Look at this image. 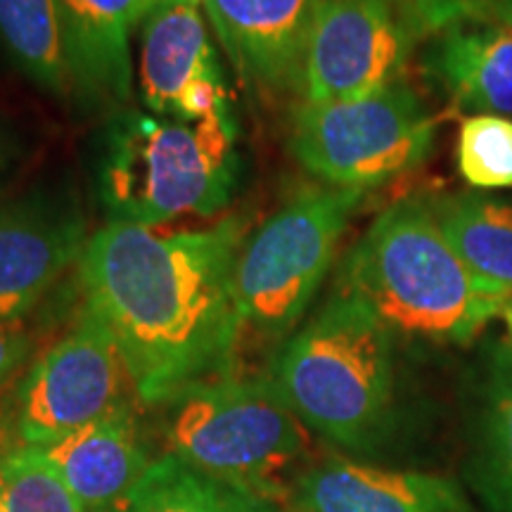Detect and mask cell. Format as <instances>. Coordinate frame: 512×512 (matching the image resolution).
<instances>
[{
	"mask_svg": "<svg viewBox=\"0 0 512 512\" xmlns=\"http://www.w3.org/2000/svg\"><path fill=\"white\" fill-rule=\"evenodd\" d=\"M131 382L121 351L93 311L83 309L69 332L31 363L17 387L19 444L48 446L124 406Z\"/></svg>",
	"mask_w": 512,
	"mask_h": 512,
	"instance_id": "8",
	"label": "cell"
},
{
	"mask_svg": "<svg viewBox=\"0 0 512 512\" xmlns=\"http://www.w3.org/2000/svg\"><path fill=\"white\" fill-rule=\"evenodd\" d=\"M247 235L242 216L174 233L133 223L91 233L76 264L86 309L110 330L145 406L233 368L242 337L235 264Z\"/></svg>",
	"mask_w": 512,
	"mask_h": 512,
	"instance_id": "1",
	"label": "cell"
},
{
	"mask_svg": "<svg viewBox=\"0 0 512 512\" xmlns=\"http://www.w3.org/2000/svg\"><path fill=\"white\" fill-rule=\"evenodd\" d=\"M110 512H278V503L166 453Z\"/></svg>",
	"mask_w": 512,
	"mask_h": 512,
	"instance_id": "19",
	"label": "cell"
},
{
	"mask_svg": "<svg viewBox=\"0 0 512 512\" xmlns=\"http://www.w3.org/2000/svg\"><path fill=\"white\" fill-rule=\"evenodd\" d=\"M482 394L491 498L498 512H512V344L491 351Z\"/></svg>",
	"mask_w": 512,
	"mask_h": 512,
	"instance_id": "20",
	"label": "cell"
},
{
	"mask_svg": "<svg viewBox=\"0 0 512 512\" xmlns=\"http://www.w3.org/2000/svg\"><path fill=\"white\" fill-rule=\"evenodd\" d=\"M233 112L183 121L140 114L110 136L100 164V200L110 223L159 228L219 214L238 188Z\"/></svg>",
	"mask_w": 512,
	"mask_h": 512,
	"instance_id": "4",
	"label": "cell"
},
{
	"mask_svg": "<svg viewBox=\"0 0 512 512\" xmlns=\"http://www.w3.org/2000/svg\"><path fill=\"white\" fill-rule=\"evenodd\" d=\"M302 512H467L458 486L444 477L332 458L294 486Z\"/></svg>",
	"mask_w": 512,
	"mask_h": 512,
	"instance_id": "13",
	"label": "cell"
},
{
	"mask_svg": "<svg viewBox=\"0 0 512 512\" xmlns=\"http://www.w3.org/2000/svg\"><path fill=\"white\" fill-rule=\"evenodd\" d=\"M420 38H432L439 31L475 15V0H377Z\"/></svg>",
	"mask_w": 512,
	"mask_h": 512,
	"instance_id": "23",
	"label": "cell"
},
{
	"mask_svg": "<svg viewBox=\"0 0 512 512\" xmlns=\"http://www.w3.org/2000/svg\"><path fill=\"white\" fill-rule=\"evenodd\" d=\"M88 221L72 183H43L0 204V325L24 323L69 266L79 264Z\"/></svg>",
	"mask_w": 512,
	"mask_h": 512,
	"instance_id": "10",
	"label": "cell"
},
{
	"mask_svg": "<svg viewBox=\"0 0 512 512\" xmlns=\"http://www.w3.org/2000/svg\"><path fill=\"white\" fill-rule=\"evenodd\" d=\"M34 339L24 323L0 325V389L27 363Z\"/></svg>",
	"mask_w": 512,
	"mask_h": 512,
	"instance_id": "24",
	"label": "cell"
},
{
	"mask_svg": "<svg viewBox=\"0 0 512 512\" xmlns=\"http://www.w3.org/2000/svg\"><path fill=\"white\" fill-rule=\"evenodd\" d=\"M0 510L3 512H86L55 467L34 446L0 453Z\"/></svg>",
	"mask_w": 512,
	"mask_h": 512,
	"instance_id": "21",
	"label": "cell"
},
{
	"mask_svg": "<svg viewBox=\"0 0 512 512\" xmlns=\"http://www.w3.org/2000/svg\"><path fill=\"white\" fill-rule=\"evenodd\" d=\"M10 157H12V147H10V140L5 138V133L0 131V176H3V171L8 169L10 164Z\"/></svg>",
	"mask_w": 512,
	"mask_h": 512,
	"instance_id": "26",
	"label": "cell"
},
{
	"mask_svg": "<svg viewBox=\"0 0 512 512\" xmlns=\"http://www.w3.org/2000/svg\"><path fill=\"white\" fill-rule=\"evenodd\" d=\"M458 171L477 190L512 188V119L472 114L458 133Z\"/></svg>",
	"mask_w": 512,
	"mask_h": 512,
	"instance_id": "22",
	"label": "cell"
},
{
	"mask_svg": "<svg viewBox=\"0 0 512 512\" xmlns=\"http://www.w3.org/2000/svg\"><path fill=\"white\" fill-rule=\"evenodd\" d=\"M0 48L38 88L76 98L60 0H0Z\"/></svg>",
	"mask_w": 512,
	"mask_h": 512,
	"instance_id": "18",
	"label": "cell"
},
{
	"mask_svg": "<svg viewBox=\"0 0 512 512\" xmlns=\"http://www.w3.org/2000/svg\"><path fill=\"white\" fill-rule=\"evenodd\" d=\"M475 15L496 19L512 29V0H475Z\"/></svg>",
	"mask_w": 512,
	"mask_h": 512,
	"instance_id": "25",
	"label": "cell"
},
{
	"mask_svg": "<svg viewBox=\"0 0 512 512\" xmlns=\"http://www.w3.org/2000/svg\"><path fill=\"white\" fill-rule=\"evenodd\" d=\"M501 316L505 320V328H508V332L512 335V299H510L508 304H505V309H503Z\"/></svg>",
	"mask_w": 512,
	"mask_h": 512,
	"instance_id": "27",
	"label": "cell"
},
{
	"mask_svg": "<svg viewBox=\"0 0 512 512\" xmlns=\"http://www.w3.org/2000/svg\"><path fill=\"white\" fill-rule=\"evenodd\" d=\"M437 119L403 81L361 100L311 105L294 112L290 150L330 188L373 190L430 157Z\"/></svg>",
	"mask_w": 512,
	"mask_h": 512,
	"instance_id": "7",
	"label": "cell"
},
{
	"mask_svg": "<svg viewBox=\"0 0 512 512\" xmlns=\"http://www.w3.org/2000/svg\"><path fill=\"white\" fill-rule=\"evenodd\" d=\"M171 456L278 503L309 439L273 377L219 375L166 403Z\"/></svg>",
	"mask_w": 512,
	"mask_h": 512,
	"instance_id": "5",
	"label": "cell"
},
{
	"mask_svg": "<svg viewBox=\"0 0 512 512\" xmlns=\"http://www.w3.org/2000/svg\"><path fill=\"white\" fill-rule=\"evenodd\" d=\"M136 72L143 105L157 117L233 112L202 0H152L138 27Z\"/></svg>",
	"mask_w": 512,
	"mask_h": 512,
	"instance_id": "11",
	"label": "cell"
},
{
	"mask_svg": "<svg viewBox=\"0 0 512 512\" xmlns=\"http://www.w3.org/2000/svg\"><path fill=\"white\" fill-rule=\"evenodd\" d=\"M0 512H3V510H0Z\"/></svg>",
	"mask_w": 512,
	"mask_h": 512,
	"instance_id": "28",
	"label": "cell"
},
{
	"mask_svg": "<svg viewBox=\"0 0 512 512\" xmlns=\"http://www.w3.org/2000/svg\"><path fill=\"white\" fill-rule=\"evenodd\" d=\"M422 69L463 110L512 114V29L472 15L430 38Z\"/></svg>",
	"mask_w": 512,
	"mask_h": 512,
	"instance_id": "14",
	"label": "cell"
},
{
	"mask_svg": "<svg viewBox=\"0 0 512 512\" xmlns=\"http://www.w3.org/2000/svg\"><path fill=\"white\" fill-rule=\"evenodd\" d=\"M152 0H60L76 98L124 105L133 93V34Z\"/></svg>",
	"mask_w": 512,
	"mask_h": 512,
	"instance_id": "15",
	"label": "cell"
},
{
	"mask_svg": "<svg viewBox=\"0 0 512 512\" xmlns=\"http://www.w3.org/2000/svg\"><path fill=\"white\" fill-rule=\"evenodd\" d=\"M366 195L330 185L299 190L247 235L235 264L242 335L275 344L297 328Z\"/></svg>",
	"mask_w": 512,
	"mask_h": 512,
	"instance_id": "6",
	"label": "cell"
},
{
	"mask_svg": "<svg viewBox=\"0 0 512 512\" xmlns=\"http://www.w3.org/2000/svg\"><path fill=\"white\" fill-rule=\"evenodd\" d=\"M34 448L55 467L86 512H110L150 467L126 403L55 444Z\"/></svg>",
	"mask_w": 512,
	"mask_h": 512,
	"instance_id": "16",
	"label": "cell"
},
{
	"mask_svg": "<svg viewBox=\"0 0 512 512\" xmlns=\"http://www.w3.org/2000/svg\"><path fill=\"white\" fill-rule=\"evenodd\" d=\"M394 339L370 306L339 290L283 344L271 377L306 430L363 451L392 422Z\"/></svg>",
	"mask_w": 512,
	"mask_h": 512,
	"instance_id": "3",
	"label": "cell"
},
{
	"mask_svg": "<svg viewBox=\"0 0 512 512\" xmlns=\"http://www.w3.org/2000/svg\"><path fill=\"white\" fill-rule=\"evenodd\" d=\"M446 240L486 292L512 299V197L453 192L432 197Z\"/></svg>",
	"mask_w": 512,
	"mask_h": 512,
	"instance_id": "17",
	"label": "cell"
},
{
	"mask_svg": "<svg viewBox=\"0 0 512 512\" xmlns=\"http://www.w3.org/2000/svg\"><path fill=\"white\" fill-rule=\"evenodd\" d=\"M394 337L463 347L510 299L486 292L446 240L430 200L406 197L370 223L339 271Z\"/></svg>",
	"mask_w": 512,
	"mask_h": 512,
	"instance_id": "2",
	"label": "cell"
},
{
	"mask_svg": "<svg viewBox=\"0 0 512 512\" xmlns=\"http://www.w3.org/2000/svg\"><path fill=\"white\" fill-rule=\"evenodd\" d=\"M318 0H202L223 53L256 91L299 86Z\"/></svg>",
	"mask_w": 512,
	"mask_h": 512,
	"instance_id": "12",
	"label": "cell"
},
{
	"mask_svg": "<svg viewBox=\"0 0 512 512\" xmlns=\"http://www.w3.org/2000/svg\"><path fill=\"white\" fill-rule=\"evenodd\" d=\"M418 43L377 0H318L297 91L311 105L368 98L401 81Z\"/></svg>",
	"mask_w": 512,
	"mask_h": 512,
	"instance_id": "9",
	"label": "cell"
}]
</instances>
